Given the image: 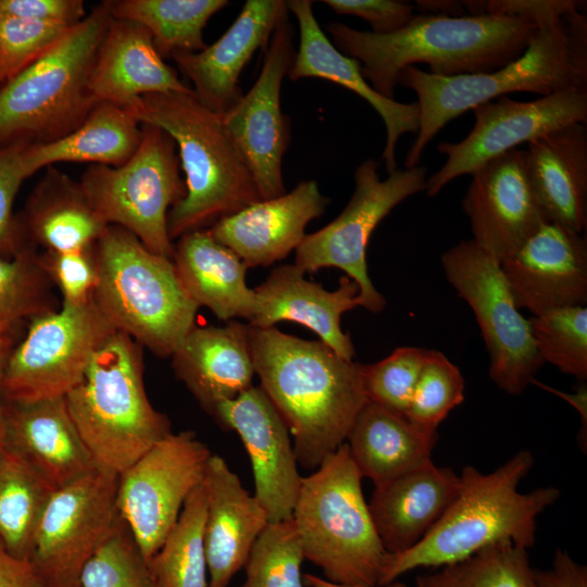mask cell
<instances>
[{
  "mask_svg": "<svg viewBox=\"0 0 587 587\" xmlns=\"http://www.w3.org/2000/svg\"><path fill=\"white\" fill-rule=\"evenodd\" d=\"M534 462L529 450H521L487 474L472 465L463 467L455 499L416 545L401 552H387L378 585L397 582L417 569H438L462 561L498 542L532 548L537 517L561 495L553 486L519 491Z\"/></svg>",
  "mask_w": 587,
  "mask_h": 587,
  "instance_id": "cell-4",
  "label": "cell"
},
{
  "mask_svg": "<svg viewBox=\"0 0 587 587\" xmlns=\"http://www.w3.org/2000/svg\"><path fill=\"white\" fill-rule=\"evenodd\" d=\"M211 455L195 432H172L118 475V513L147 562L202 484Z\"/></svg>",
  "mask_w": 587,
  "mask_h": 587,
  "instance_id": "cell-15",
  "label": "cell"
},
{
  "mask_svg": "<svg viewBox=\"0 0 587 587\" xmlns=\"http://www.w3.org/2000/svg\"><path fill=\"white\" fill-rule=\"evenodd\" d=\"M339 15H353L366 21L373 34L385 35L404 27L414 16L415 7L396 0H324Z\"/></svg>",
  "mask_w": 587,
  "mask_h": 587,
  "instance_id": "cell-48",
  "label": "cell"
},
{
  "mask_svg": "<svg viewBox=\"0 0 587 587\" xmlns=\"http://www.w3.org/2000/svg\"><path fill=\"white\" fill-rule=\"evenodd\" d=\"M141 134V124L128 111L99 101L72 133L50 142H28L26 166L30 176L61 162L120 166L136 152Z\"/></svg>",
  "mask_w": 587,
  "mask_h": 587,
  "instance_id": "cell-34",
  "label": "cell"
},
{
  "mask_svg": "<svg viewBox=\"0 0 587 587\" xmlns=\"http://www.w3.org/2000/svg\"><path fill=\"white\" fill-rule=\"evenodd\" d=\"M10 351L0 354V444H1V430H2V409H3V396H2V373L7 357Z\"/></svg>",
  "mask_w": 587,
  "mask_h": 587,
  "instance_id": "cell-57",
  "label": "cell"
},
{
  "mask_svg": "<svg viewBox=\"0 0 587 587\" xmlns=\"http://www.w3.org/2000/svg\"><path fill=\"white\" fill-rule=\"evenodd\" d=\"M173 263L190 298L217 319H252L257 296L246 283L249 268L237 254L216 241L208 229L179 237Z\"/></svg>",
  "mask_w": 587,
  "mask_h": 587,
  "instance_id": "cell-31",
  "label": "cell"
},
{
  "mask_svg": "<svg viewBox=\"0 0 587 587\" xmlns=\"http://www.w3.org/2000/svg\"><path fill=\"white\" fill-rule=\"evenodd\" d=\"M500 264L515 305L533 315L587 301L586 237L557 223H544Z\"/></svg>",
  "mask_w": 587,
  "mask_h": 587,
  "instance_id": "cell-20",
  "label": "cell"
},
{
  "mask_svg": "<svg viewBox=\"0 0 587 587\" xmlns=\"http://www.w3.org/2000/svg\"><path fill=\"white\" fill-rule=\"evenodd\" d=\"M249 329L237 320L220 327L195 325L172 354L176 376L212 416L221 402L252 386Z\"/></svg>",
  "mask_w": 587,
  "mask_h": 587,
  "instance_id": "cell-28",
  "label": "cell"
},
{
  "mask_svg": "<svg viewBox=\"0 0 587 587\" xmlns=\"http://www.w3.org/2000/svg\"><path fill=\"white\" fill-rule=\"evenodd\" d=\"M71 27L0 14V86L45 54Z\"/></svg>",
  "mask_w": 587,
  "mask_h": 587,
  "instance_id": "cell-45",
  "label": "cell"
},
{
  "mask_svg": "<svg viewBox=\"0 0 587 587\" xmlns=\"http://www.w3.org/2000/svg\"><path fill=\"white\" fill-rule=\"evenodd\" d=\"M464 400V379L444 353L428 350L405 417L416 427L435 433L448 414Z\"/></svg>",
  "mask_w": 587,
  "mask_h": 587,
  "instance_id": "cell-41",
  "label": "cell"
},
{
  "mask_svg": "<svg viewBox=\"0 0 587 587\" xmlns=\"http://www.w3.org/2000/svg\"><path fill=\"white\" fill-rule=\"evenodd\" d=\"M249 345L260 387L292 436L298 463L316 470L346 442L367 402L363 364L275 327L250 326Z\"/></svg>",
  "mask_w": 587,
  "mask_h": 587,
  "instance_id": "cell-1",
  "label": "cell"
},
{
  "mask_svg": "<svg viewBox=\"0 0 587 587\" xmlns=\"http://www.w3.org/2000/svg\"><path fill=\"white\" fill-rule=\"evenodd\" d=\"M141 140L120 166L91 164L79 184L108 225L120 226L151 252L173 259L167 214L186 196L176 143L161 128L141 124Z\"/></svg>",
  "mask_w": 587,
  "mask_h": 587,
  "instance_id": "cell-10",
  "label": "cell"
},
{
  "mask_svg": "<svg viewBox=\"0 0 587 587\" xmlns=\"http://www.w3.org/2000/svg\"><path fill=\"white\" fill-rule=\"evenodd\" d=\"M376 161L367 159L354 171L353 193L339 215L323 228L307 234L296 249L295 265L303 273L324 267L342 270L360 288L362 307L384 310L386 300L370 279L366 248L376 226L407 198L425 190L426 173L417 165L396 170L380 179Z\"/></svg>",
  "mask_w": 587,
  "mask_h": 587,
  "instance_id": "cell-13",
  "label": "cell"
},
{
  "mask_svg": "<svg viewBox=\"0 0 587 587\" xmlns=\"http://www.w3.org/2000/svg\"><path fill=\"white\" fill-rule=\"evenodd\" d=\"M299 25V47L288 72L291 80L307 77L326 79L353 91L366 100L382 117L386 143L382 159L388 174L397 170L396 146L405 133L416 134L420 126L417 102L402 103L376 92L364 79L361 63L345 55L321 29L309 0L287 1Z\"/></svg>",
  "mask_w": 587,
  "mask_h": 587,
  "instance_id": "cell-25",
  "label": "cell"
},
{
  "mask_svg": "<svg viewBox=\"0 0 587 587\" xmlns=\"http://www.w3.org/2000/svg\"><path fill=\"white\" fill-rule=\"evenodd\" d=\"M0 587H45L34 562L14 555L1 541Z\"/></svg>",
  "mask_w": 587,
  "mask_h": 587,
  "instance_id": "cell-52",
  "label": "cell"
},
{
  "mask_svg": "<svg viewBox=\"0 0 587 587\" xmlns=\"http://www.w3.org/2000/svg\"><path fill=\"white\" fill-rule=\"evenodd\" d=\"M284 0H247L237 18L211 46L171 58L191 82L193 93L222 115L242 95L239 77L255 51L266 49L278 25L288 17Z\"/></svg>",
  "mask_w": 587,
  "mask_h": 587,
  "instance_id": "cell-21",
  "label": "cell"
},
{
  "mask_svg": "<svg viewBox=\"0 0 587 587\" xmlns=\"http://www.w3.org/2000/svg\"><path fill=\"white\" fill-rule=\"evenodd\" d=\"M397 85L417 96L420 126L405 168L417 166L429 141L450 121L511 92L544 96L587 89V15L583 4L538 26L524 52L485 73L440 76L408 66Z\"/></svg>",
  "mask_w": 587,
  "mask_h": 587,
  "instance_id": "cell-3",
  "label": "cell"
},
{
  "mask_svg": "<svg viewBox=\"0 0 587 587\" xmlns=\"http://www.w3.org/2000/svg\"><path fill=\"white\" fill-rule=\"evenodd\" d=\"M535 575L540 587H587V566L560 548L555 550L550 567L535 570Z\"/></svg>",
  "mask_w": 587,
  "mask_h": 587,
  "instance_id": "cell-51",
  "label": "cell"
},
{
  "mask_svg": "<svg viewBox=\"0 0 587 587\" xmlns=\"http://www.w3.org/2000/svg\"><path fill=\"white\" fill-rule=\"evenodd\" d=\"M529 179L550 222L577 234L587 224V126L574 123L527 143Z\"/></svg>",
  "mask_w": 587,
  "mask_h": 587,
  "instance_id": "cell-30",
  "label": "cell"
},
{
  "mask_svg": "<svg viewBox=\"0 0 587 587\" xmlns=\"http://www.w3.org/2000/svg\"><path fill=\"white\" fill-rule=\"evenodd\" d=\"M27 141L0 145V254L14 257L26 249L13 202L22 183L30 176L26 162Z\"/></svg>",
  "mask_w": 587,
  "mask_h": 587,
  "instance_id": "cell-46",
  "label": "cell"
},
{
  "mask_svg": "<svg viewBox=\"0 0 587 587\" xmlns=\"http://www.w3.org/2000/svg\"><path fill=\"white\" fill-rule=\"evenodd\" d=\"M24 236L50 252L89 248L109 226L87 200L79 182L48 166L30 195L23 222Z\"/></svg>",
  "mask_w": 587,
  "mask_h": 587,
  "instance_id": "cell-33",
  "label": "cell"
},
{
  "mask_svg": "<svg viewBox=\"0 0 587 587\" xmlns=\"http://www.w3.org/2000/svg\"><path fill=\"white\" fill-rule=\"evenodd\" d=\"M292 28L286 17L265 49L253 86L222 114L224 126L247 165L261 199L286 192L283 158L290 128L280 108L283 79L294 62Z\"/></svg>",
  "mask_w": 587,
  "mask_h": 587,
  "instance_id": "cell-17",
  "label": "cell"
},
{
  "mask_svg": "<svg viewBox=\"0 0 587 587\" xmlns=\"http://www.w3.org/2000/svg\"><path fill=\"white\" fill-rule=\"evenodd\" d=\"M427 351L419 347H399L374 364H363L367 401L405 416Z\"/></svg>",
  "mask_w": 587,
  "mask_h": 587,
  "instance_id": "cell-43",
  "label": "cell"
},
{
  "mask_svg": "<svg viewBox=\"0 0 587 587\" xmlns=\"http://www.w3.org/2000/svg\"><path fill=\"white\" fill-rule=\"evenodd\" d=\"M213 417L240 437L252 467L254 496L268 522L290 520L302 477L290 433L262 388L251 386L221 402Z\"/></svg>",
  "mask_w": 587,
  "mask_h": 587,
  "instance_id": "cell-19",
  "label": "cell"
},
{
  "mask_svg": "<svg viewBox=\"0 0 587 587\" xmlns=\"http://www.w3.org/2000/svg\"><path fill=\"white\" fill-rule=\"evenodd\" d=\"M583 4L573 0H488L463 1L467 15H502L539 26Z\"/></svg>",
  "mask_w": 587,
  "mask_h": 587,
  "instance_id": "cell-49",
  "label": "cell"
},
{
  "mask_svg": "<svg viewBox=\"0 0 587 587\" xmlns=\"http://www.w3.org/2000/svg\"><path fill=\"white\" fill-rule=\"evenodd\" d=\"M141 362L133 339L116 330L64 397L97 467L114 475L172 433L167 416L148 399Z\"/></svg>",
  "mask_w": 587,
  "mask_h": 587,
  "instance_id": "cell-7",
  "label": "cell"
},
{
  "mask_svg": "<svg viewBox=\"0 0 587 587\" xmlns=\"http://www.w3.org/2000/svg\"><path fill=\"white\" fill-rule=\"evenodd\" d=\"M50 282L39 255L27 248L12 258H0V322L14 325L51 311Z\"/></svg>",
  "mask_w": 587,
  "mask_h": 587,
  "instance_id": "cell-42",
  "label": "cell"
},
{
  "mask_svg": "<svg viewBox=\"0 0 587 587\" xmlns=\"http://www.w3.org/2000/svg\"><path fill=\"white\" fill-rule=\"evenodd\" d=\"M462 200L473 241L498 262L549 218L526 167V151L510 150L480 165Z\"/></svg>",
  "mask_w": 587,
  "mask_h": 587,
  "instance_id": "cell-18",
  "label": "cell"
},
{
  "mask_svg": "<svg viewBox=\"0 0 587 587\" xmlns=\"http://www.w3.org/2000/svg\"><path fill=\"white\" fill-rule=\"evenodd\" d=\"M114 18L135 22L152 37L160 55L203 50L202 32L209 20L229 4L227 0H114L108 1Z\"/></svg>",
  "mask_w": 587,
  "mask_h": 587,
  "instance_id": "cell-35",
  "label": "cell"
},
{
  "mask_svg": "<svg viewBox=\"0 0 587 587\" xmlns=\"http://www.w3.org/2000/svg\"><path fill=\"white\" fill-rule=\"evenodd\" d=\"M529 321L542 361L562 373L587 379V308L571 305L533 315Z\"/></svg>",
  "mask_w": 587,
  "mask_h": 587,
  "instance_id": "cell-39",
  "label": "cell"
},
{
  "mask_svg": "<svg viewBox=\"0 0 587 587\" xmlns=\"http://www.w3.org/2000/svg\"><path fill=\"white\" fill-rule=\"evenodd\" d=\"M89 87L98 101L128 112L145 95L193 91L164 62L145 27L113 16L98 49Z\"/></svg>",
  "mask_w": 587,
  "mask_h": 587,
  "instance_id": "cell-27",
  "label": "cell"
},
{
  "mask_svg": "<svg viewBox=\"0 0 587 587\" xmlns=\"http://www.w3.org/2000/svg\"><path fill=\"white\" fill-rule=\"evenodd\" d=\"M534 384L538 385V386H541L544 388H546L547 390L549 389L550 391H552L553 394L555 395H560L562 396L566 401H569L571 404H573L577 411L580 413L582 415V419H583V424H584V432L586 434V387H582L578 391L577 395L575 396H571V395H566V394H562L560 391H557L554 389H551L550 387H547L540 383H537V382H534Z\"/></svg>",
  "mask_w": 587,
  "mask_h": 587,
  "instance_id": "cell-55",
  "label": "cell"
},
{
  "mask_svg": "<svg viewBox=\"0 0 587 587\" xmlns=\"http://www.w3.org/2000/svg\"><path fill=\"white\" fill-rule=\"evenodd\" d=\"M302 547L292 520L268 522L245 563L242 587H304Z\"/></svg>",
  "mask_w": 587,
  "mask_h": 587,
  "instance_id": "cell-40",
  "label": "cell"
},
{
  "mask_svg": "<svg viewBox=\"0 0 587 587\" xmlns=\"http://www.w3.org/2000/svg\"><path fill=\"white\" fill-rule=\"evenodd\" d=\"M325 27L336 49L361 63V73L373 89L392 100L398 77L408 66L424 63L430 74L440 76L491 72L520 57L538 28L502 15L424 13L385 35L338 22Z\"/></svg>",
  "mask_w": 587,
  "mask_h": 587,
  "instance_id": "cell-2",
  "label": "cell"
},
{
  "mask_svg": "<svg viewBox=\"0 0 587 587\" xmlns=\"http://www.w3.org/2000/svg\"><path fill=\"white\" fill-rule=\"evenodd\" d=\"M4 401L1 441L55 489L98 469L74 425L64 398Z\"/></svg>",
  "mask_w": 587,
  "mask_h": 587,
  "instance_id": "cell-24",
  "label": "cell"
},
{
  "mask_svg": "<svg viewBox=\"0 0 587 587\" xmlns=\"http://www.w3.org/2000/svg\"><path fill=\"white\" fill-rule=\"evenodd\" d=\"M13 324L0 322V354L10 351V332Z\"/></svg>",
  "mask_w": 587,
  "mask_h": 587,
  "instance_id": "cell-56",
  "label": "cell"
},
{
  "mask_svg": "<svg viewBox=\"0 0 587 587\" xmlns=\"http://www.w3.org/2000/svg\"><path fill=\"white\" fill-rule=\"evenodd\" d=\"M328 203L315 180H303L289 192L261 199L220 220L208 232L248 267L270 266L300 246L307 225Z\"/></svg>",
  "mask_w": 587,
  "mask_h": 587,
  "instance_id": "cell-22",
  "label": "cell"
},
{
  "mask_svg": "<svg viewBox=\"0 0 587 587\" xmlns=\"http://www.w3.org/2000/svg\"><path fill=\"white\" fill-rule=\"evenodd\" d=\"M0 14L70 26L87 15L82 0H0Z\"/></svg>",
  "mask_w": 587,
  "mask_h": 587,
  "instance_id": "cell-50",
  "label": "cell"
},
{
  "mask_svg": "<svg viewBox=\"0 0 587 587\" xmlns=\"http://www.w3.org/2000/svg\"><path fill=\"white\" fill-rule=\"evenodd\" d=\"M9 352L2 396L11 402L64 398L84 377L99 348L116 332L92 298L82 305L35 315Z\"/></svg>",
  "mask_w": 587,
  "mask_h": 587,
  "instance_id": "cell-11",
  "label": "cell"
},
{
  "mask_svg": "<svg viewBox=\"0 0 587 587\" xmlns=\"http://www.w3.org/2000/svg\"><path fill=\"white\" fill-rule=\"evenodd\" d=\"M441 264L448 282L475 314L490 358L491 380L510 395L522 394L545 362L500 262L470 239L448 249Z\"/></svg>",
  "mask_w": 587,
  "mask_h": 587,
  "instance_id": "cell-12",
  "label": "cell"
},
{
  "mask_svg": "<svg viewBox=\"0 0 587 587\" xmlns=\"http://www.w3.org/2000/svg\"><path fill=\"white\" fill-rule=\"evenodd\" d=\"M92 300L113 325L160 357H172L195 326L199 305L173 260L148 250L128 230L109 225L93 245Z\"/></svg>",
  "mask_w": 587,
  "mask_h": 587,
  "instance_id": "cell-6",
  "label": "cell"
},
{
  "mask_svg": "<svg viewBox=\"0 0 587 587\" xmlns=\"http://www.w3.org/2000/svg\"><path fill=\"white\" fill-rule=\"evenodd\" d=\"M475 123L459 142L437 146L445 164L426 180L427 196L438 195L450 182L472 174L484 163L517 146L574 123L587 124V89H570L532 101L507 96L472 109Z\"/></svg>",
  "mask_w": 587,
  "mask_h": 587,
  "instance_id": "cell-16",
  "label": "cell"
},
{
  "mask_svg": "<svg viewBox=\"0 0 587 587\" xmlns=\"http://www.w3.org/2000/svg\"><path fill=\"white\" fill-rule=\"evenodd\" d=\"M361 480L344 442L311 475L302 477L291 520L304 559L319 566L326 579L376 586L387 551Z\"/></svg>",
  "mask_w": 587,
  "mask_h": 587,
  "instance_id": "cell-9",
  "label": "cell"
},
{
  "mask_svg": "<svg viewBox=\"0 0 587 587\" xmlns=\"http://www.w3.org/2000/svg\"><path fill=\"white\" fill-rule=\"evenodd\" d=\"M303 582L308 587H408L401 582H394L388 585H376V586H364V585H350V584H340L334 583L326 578H322L312 574H304Z\"/></svg>",
  "mask_w": 587,
  "mask_h": 587,
  "instance_id": "cell-54",
  "label": "cell"
},
{
  "mask_svg": "<svg viewBox=\"0 0 587 587\" xmlns=\"http://www.w3.org/2000/svg\"><path fill=\"white\" fill-rule=\"evenodd\" d=\"M415 8L424 14H441L447 16H466L463 1L417 0Z\"/></svg>",
  "mask_w": 587,
  "mask_h": 587,
  "instance_id": "cell-53",
  "label": "cell"
},
{
  "mask_svg": "<svg viewBox=\"0 0 587 587\" xmlns=\"http://www.w3.org/2000/svg\"><path fill=\"white\" fill-rule=\"evenodd\" d=\"M117 480L118 475L97 469L54 490L30 554L45 587H77L86 564L121 526Z\"/></svg>",
  "mask_w": 587,
  "mask_h": 587,
  "instance_id": "cell-14",
  "label": "cell"
},
{
  "mask_svg": "<svg viewBox=\"0 0 587 587\" xmlns=\"http://www.w3.org/2000/svg\"><path fill=\"white\" fill-rule=\"evenodd\" d=\"M112 20L108 1L0 86V145L45 143L76 129L99 102L89 80Z\"/></svg>",
  "mask_w": 587,
  "mask_h": 587,
  "instance_id": "cell-8",
  "label": "cell"
},
{
  "mask_svg": "<svg viewBox=\"0 0 587 587\" xmlns=\"http://www.w3.org/2000/svg\"><path fill=\"white\" fill-rule=\"evenodd\" d=\"M129 113L140 124L164 130L178 148L186 196L168 211L171 240L208 229L261 200L222 115L204 107L193 91L145 95Z\"/></svg>",
  "mask_w": 587,
  "mask_h": 587,
  "instance_id": "cell-5",
  "label": "cell"
},
{
  "mask_svg": "<svg viewBox=\"0 0 587 587\" xmlns=\"http://www.w3.org/2000/svg\"><path fill=\"white\" fill-rule=\"evenodd\" d=\"M295 264L275 267L253 290L257 296L251 327L270 328L282 321L299 323L313 330L323 344L346 360H353L354 347L349 334L342 332L341 315L362 307L360 288L348 276L339 279L334 291L304 278Z\"/></svg>",
  "mask_w": 587,
  "mask_h": 587,
  "instance_id": "cell-23",
  "label": "cell"
},
{
  "mask_svg": "<svg viewBox=\"0 0 587 587\" xmlns=\"http://www.w3.org/2000/svg\"><path fill=\"white\" fill-rule=\"evenodd\" d=\"M203 485L207 495L204 544L208 587H227L245 566L268 519L255 496L248 492L238 475L218 454L212 453Z\"/></svg>",
  "mask_w": 587,
  "mask_h": 587,
  "instance_id": "cell-26",
  "label": "cell"
},
{
  "mask_svg": "<svg viewBox=\"0 0 587 587\" xmlns=\"http://www.w3.org/2000/svg\"><path fill=\"white\" fill-rule=\"evenodd\" d=\"M461 486L450 467L433 462L375 485L369 509L388 553L416 545L439 521Z\"/></svg>",
  "mask_w": 587,
  "mask_h": 587,
  "instance_id": "cell-29",
  "label": "cell"
},
{
  "mask_svg": "<svg viewBox=\"0 0 587 587\" xmlns=\"http://www.w3.org/2000/svg\"><path fill=\"white\" fill-rule=\"evenodd\" d=\"M205 488L200 484L155 554L148 561L158 587H208Z\"/></svg>",
  "mask_w": 587,
  "mask_h": 587,
  "instance_id": "cell-37",
  "label": "cell"
},
{
  "mask_svg": "<svg viewBox=\"0 0 587 587\" xmlns=\"http://www.w3.org/2000/svg\"><path fill=\"white\" fill-rule=\"evenodd\" d=\"M41 264L63 297L62 304L82 305L92 298L97 283L93 246L68 252L46 251Z\"/></svg>",
  "mask_w": 587,
  "mask_h": 587,
  "instance_id": "cell-47",
  "label": "cell"
},
{
  "mask_svg": "<svg viewBox=\"0 0 587 587\" xmlns=\"http://www.w3.org/2000/svg\"><path fill=\"white\" fill-rule=\"evenodd\" d=\"M79 587H158L148 562L124 524L86 564Z\"/></svg>",
  "mask_w": 587,
  "mask_h": 587,
  "instance_id": "cell-44",
  "label": "cell"
},
{
  "mask_svg": "<svg viewBox=\"0 0 587 587\" xmlns=\"http://www.w3.org/2000/svg\"><path fill=\"white\" fill-rule=\"evenodd\" d=\"M437 439V432L423 430L405 416L367 401L346 444L362 478L378 485L433 462Z\"/></svg>",
  "mask_w": 587,
  "mask_h": 587,
  "instance_id": "cell-32",
  "label": "cell"
},
{
  "mask_svg": "<svg viewBox=\"0 0 587 587\" xmlns=\"http://www.w3.org/2000/svg\"><path fill=\"white\" fill-rule=\"evenodd\" d=\"M55 488L15 451L0 444V541L29 559L41 512Z\"/></svg>",
  "mask_w": 587,
  "mask_h": 587,
  "instance_id": "cell-36",
  "label": "cell"
},
{
  "mask_svg": "<svg viewBox=\"0 0 587 587\" xmlns=\"http://www.w3.org/2000/svg\"><path fill=\"white\" fill-rule=\"evenodd\" d=\"M415 587H540L526 549L503 541L430 573Z\"/></svg>",
  "mask_w": 587,
  "mask_h": 587,
  "instance_id": "cell-38",
  "label": "cell"
},
{
  "mask_svg": "<svg viewBox=\"0 0 587 587\" xmlns=\"http://www.w3.org/2000/svg\"><path fill=\"white\" fill-rule=\"evenodd\" d=\"M77 587H79V586H77Z\"/></svg>",
  "mask_w": 587,
  "mask_h": 587,
  "instance_id": "cell-58",
  "label": "cell"
}]
</instances>
